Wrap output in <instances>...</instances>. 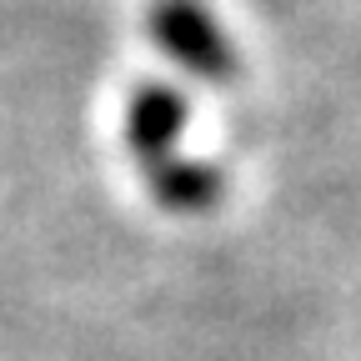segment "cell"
<instances>
[{
	"instance_id": "3957f363",
	"label": "cell",
	"mask_w": 361,
	"mask_h": 361,
	"mask_svg": "<svg viewBox=\"0 0 361 361\" xmlns=\"http://www.w3.org/2000/svg\"><path fill=\"white\" fill-rule=\"evenodd\" d=\"M146 186L156 196L161 211L171 216H201V211H216L221 196H226V176L206 161H180V156H166L156 166L141 171Z\"/></svg>"
},
{
	"instance_id": "7a4b0ae2",
	"label": "cell",
	"mask_w": 361,
	"mask_h": 361,
	"mask_svg": "<svg viewBox=\"0 0 361 361\" xmlns=\"http://www.w3.org/2000/svg\"><path fill=\"white\" fill-rule=\"evenodd\" d=\"M186 130V96L176 85H141L126 106V146L135 156V166H156L166 156H176V141Z\"/></svg>"
},
{
	"instance_id": "6da1fadb",
	"label": "cell",
	"mask_w": 361,
	"mask_h": 361,
	"mask_svg": "<svg viewBox=\"0 0 361 361\" xmlns=\"http://www.w3.org/2000/svg\"><path fill=\"white\" fill-rule=\"evenodd\" d=\"M146 30H151L156 51H166L180 71H191L196 80L226 85L241 71L236 45L226 40V30L216 25V16L201 6V0H151Z\"/></svg>"
}]
</instances>
